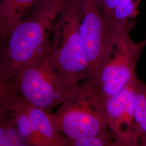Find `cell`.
Returning <instances> with one entry per match:
<instances>
[{
  "label": "cell",
  "instance_id": "cell-13",
  "mask_svg": "<svg viewBox=\"0 0 146 146\" xmlns=\"http://www.w3.org/2000/svg\"><path fill=\"white\" fill-rule=\"evenodd\" d=\"M68 146H117V145L111 136L96 135L68 139Z\"/></svg>",
  "mask_w": 146,
  "mask_h": 146
},
{
  "label": "cell",
  "instance_id": "cell-15",
  "mask_svg": "<svg viewBox=\"0 0 146 146\" xmlns=\"http://www.w3.org/2000/svg\"><path fill=\"white\" fill-rule=\"evenodd\" d=\"M139 131L140 137L146 135V115L143 121L139 127Z\"/></svg>",
  "mask_w": 146,
  "mask_h": 146
},
{
  "label": "cell",
  "instance_id": "cell-1",
  "mask_svg": "<svg viewBox=\"0 0 146 146\" xmlns=\"http://www.w3.org/2000/svg\"><path fill=\"white\" fill-rule=\"evenodd\" d=\"M67 1L40 0L1 42L0 88L49 46L55 22Z\"/></svg>",
  "mask_w": 146,
  "mask_h": 146
},
{
  "label": "cell",
  "instance_id": "cell-6",
  "mask_svg": "<svg viewBox=\"0 0 146 146\" xmlns=\"http://www.w3.org/2000/svg\"><path fill=\"white\" fill-rule=\"evenodd\" d=\"M79 31L88 60V79L96 87L109 44L107 22L97 0H80Z\"/></svg>",
  "mask_w": 146,
  "mask_h": 146
},
{
  "label": "cell",
  "instance_id": "cell-11",
  "mask_svg": "<svg viewBox=\"0 0 146 146\" xmlns=\"http://www.w3.org/2000/svg\"><path fill=\"white\" fill-rule=\"evenodd\" d=\"M0 146H22V139L19 135L13 119L7 113L0 111Z\"/></svg>",
  "mask_w": 146,
  "mask_h": 146
},
{
  "label": "cell",
  "instance_id": "cell-16",
  "mask_svg": "<svg viewBox=\"0 0 146 146\" xmlns=\"http://www.w3.org/2000/svg\"><path fill=\"white\" fill-rule=\"evenodd\" d=\"M138 146H146V135L143 136L140 138Z\"/></svg>",
  "mask_w": 146,
  "mask_h": 146
},
{
  "label": "cell",
  "instance_id": "cell-5",
  "mask_svg": "<svg viewBox=\"0 0 146 146\" xmlns=\"http://www.w3.org/2000/svg\"><path fill=\"white\" fill-rule=\"evenodd\" d=\"M131 24L110 40L96 88L100 105L129 84L137 75L135 69L146 47V38L135 42L131 37Z\"/></svg>",
  "mask_w": 146,
  "mask_h": 146
},
{
  "label": "cell",
  "instance_id": "cell-10",
  "mask_svg": "<svg viewBox=\"0 0 146 146\" xmlns=\"http://www.w3.org/2000/svg\"><path fill=\"white\" fill-rule=\"evenodd\" d=\"M141 0H120L108 25L110 37L134 23Z\"/></svg>",
  "mask_w": 146,
  "mask_h": 146
},
{
  "label": "cell",
  "instance_id": "cell-8",
  "mask_svg": "<svg viewBox=\"0 0 146 146\" xmlns=\"http://www.w3.org/2000/svg\"><path fill=\"white\" fill-rule=\"evenodd\" d=\"M0 92H5L29 116L48 146H68V139L56 131L49 113L30 104L6 86L1 89Z\"/></svg>",
  "mask_w": 146,
  "mask_h": 146
},
{
  "label": "cell",
  "instance_id": "cell-14",
  "mask_svg": "<svg viewBox=\"0 0 146 146\" xmlns=\"http://www.w3.org/2000/svg\"><path fill=\"white\" fill-rule=\"evenodd\" d=\"M120 0H97L108 26Z\"/></svg>",
  "mask_w": 146,
  "mask_h": 146
},
{
  "label": "cell",
  "instance_id": "cell-9",
  "mask_svg": "<svg viewBox=\"0 0 146 146\" xmlns=\"http://www.w3.org/2000/svg\"><path fill=\"white\" fill-rule=\"evenodd\" d=\"M40 0H0V42Z\"/></svg>",
  "mask_w": 146,
  "mask_h": 146
},
{
  "label": "cell",
  "instance_id": "cell-12",
  "mask_svg": "<svg viewBox=\"0 0 146 146\" xmlns=\"http://www.w3.org/2000/svg\"><path fill=\"white\" fill-rule=\"evenodd\" d=\"M134 110L135 121L139 129L146 115V84L139 78L136 83Z\"/></svg>",
  "mask_w": 146,
  "mask_h": 146
},
{
  "label": "cell",
  "instance_id": "cell-7",
  "mask_svg": "<svg viewBox=\"0 0 146 146\" xmlns=\"http://www.w3.org/2000/svg\"><path fill=\"white\" fill-rule=\"evenodd\" d=\"M136 75L120 92L100 104L108 129L118 146H138L140 134L134 118Z\"/></svg>",
  "mask_w": 146,
  "mask_h": 146
},
{
  "label": "cell",
  "instance_id": "cell-3",
  "mask_svg": "<svg viewBox=\"0 0 146 146\" xmlns=\"http://www.w3.org/2000/svg\"><path fill=\"white\" fill-rule=\"evenodd\" d=\"M5 86L49 113L71 98L78 88L71 90L64 83L53 62L50 43L43 52L21 68Z\"/></svg>",
  "mask_w": 146,
  "mask_h": 146
},
{
  "label": "cell",
  "instance_id": "cell-4",
  "mask_svg": "<svg viewBox=\"0 0 146 146\" xmlns=\"http://www.w3.org/2000/svg\"><path fill=\"white\" fill-rule=\"evenodd\" d=\"M50 117L56 131L69 140L96 135L114 138L101 110L98 89L88 78Z\"/></svg>",
  "mask_w": 146,
  "mask_h": 146
},
{
  "label": "cell",
  "instance_id": "cell-2",
  "mask_svg": "<svg viewBox=\"0 0 146 146\" xmlns=\"http://www.w3.org/2000/svg\"><path fill=\"white\" fill-rule=\"evenodd\" d=\"M80 0H68L55 22L50 39L52 61L68 88L88 78V60L79 27Z\"/></svg>",
  "mask_w": 146,
  "mask_h": 146
}]
</instances>
